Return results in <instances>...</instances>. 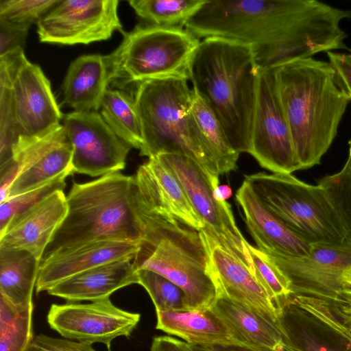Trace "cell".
I'll list each match as a JSON object with an SVG mask.
<instances>
[{"mask_svg": "<svg viewBox=\"0 0 351 351\" xmlns=\"http://www.w3.org/2000/svg\"><path fill=\"white\" fill-rule=\"evenodd\" d=\"M141 315L116 306L110 298L88 304H53L47 315L50 328L65 339L101 343L108 348L119 337H129Z\"/></svg>", "mask_w": 351, "mask_h": 351, "instance_id": "14", "label": "cell"}, {"mask_svg": "<svg viewBox=\"0 0 351 351\" xmlns=\"http://www.w3.org/2000/svg\"><path fill=\"white\" fill-rule=\"evenodd\" d=\"M99 110L104 121L120 138L141 149L142 128L134 97L122 90L108 88Z\"/></svg>", "mask_w": 351, "mask_h": 351, "instance_id": "28", "label": "cell"}, {"mask_svg": "<svg viewBox=\"0 0 351 351\" xmlns=\"http://www.w3.org/2000/svg\"><path fill=\"white\" fill-rule=\"evenodd\" d=\"M33 302L16 304L0 295V351H27L34 337Z\"/></svg>", "mask_w": 351, "mask_h": 351, "instance_id": "29", "label": "cell"}, {"mask_svg": "<svg viewBox=\"0 0 351 351\" xmlns=\"http://www.w3.org/2000/svg\"><path fill=\"white\" fill-rule=\"evenodd\" d=\"M279 100L302 169L319 165L351 101L328 62L313 57L274 68Z\"/></svg>", "mask_w": 351, "mask_h": 351, "instance_id": "2", "label": "cell"}, {"mask_svg": "<svg viewBox=\"0 0 351 351\" xmlns=\"http://www.w3.org/2000/svg\"><path fill=\"white\" fill-rule=\"evenodd\" d=\"M29 27L0 19V57L18 49H23Z\"/></svg>", "mask_w": 351, "mask_h": 351, "instance_id": "37", "label": "cell"}, {"mask_svg": "<svg viewBox=\"0 0 351 351\" xmlns=\"http://www.w3.org/2000/svg\"><path fill=\"white\" fill-rule=\"evenodd\" d=\"M158 330L197 345L239 343L222 319L210 307L186 311H156Z\"/></svg>", "mask_w": 351, "mask_h": 351, "instance_id": "23", "label": "cell"}, {"mask_svg": "<svg viewBox=\"0 0 351 351\" xmlns=\"http://www.w3.org/2000/svg\"><path fill=\"white\" fill-rule=\"evenodd\" d=\"M301 339L303 344L302 348L303 351H333L308 335L302 334Z\"/></svg>", "mask_w": 351, "mask_h": 351, "instance_id": "42", "label": "cell"}, {"mask_svg": "<svg viewBox=\"0 0 351 351\" xmlns=\"http://www.w3.org/2000/svg\"><path fill=\"white\" fill-rule=\"evenodd\" d=\"M286 348L282 351H303L296 343L291 341H286ZM193 351H274L258 350L237 345H197L191 344Z\"/></svg>", "mask_w": 351, "mask_h": 351, "instance_id": "39", "label": "cell"}, {"mask_svg": "<svg viewBox=\"0 0 351 351\" xmlns=\"http://www.w3.org/2000/svg\"><path fill=\"white\" fill-rule=\"evenodd\" d=\"M62 117L50 82L23 49L0 57V165L58 128Z\"/></svg>", "mask_w": 351, "mask_h": 351, "instance_id": "5", "label": "cell"}, {"mask_svg": "<svg viewBox=\"0 0 351 351\" xmlns=\"http://www.w3.org/2000/svg\"><path fill=\"white\" fill-rule=\"evenodd\" d=\"M61 0H0V19L24 25L38 23Z\"/></svg>", "mask_w": 351, "mask_h": 351, "instance_id": "34", "label": "cell"}, {"mask_svg": "<svg viewBox=\"0 0 351 351\" xmlns=\"http://www.w3.org/2000/svg\"></svg>", "mask_w": 351, "mask_h": 351, "instance_id": "46", "label": "cell"}, {"mask_svg": "<svg viewBox=\"0 0 351 351\" xmlns=\"http://www.w3.org/2000/svg\"><path fill=\"white\" fill-rule=\"evenodd\" d=\"M351 10L317 0H206L185 29L199 39L221 37L252 47L261 69L348 49L341 27Z\"/></svg>", "mask_w": 351, "mask_h": 351, "instance_id": "1", "label": "cell"}, {"mask_svg": "<svg viewBox=\"0 0 351 351\" xmlns=\"http://www.w3.org/2000/svg\"><path fill=\"white\" fill-rule=\"evenodd\" d=\"M199 234L208 257L217 296L234 300L277 323L278 310L250 270L204 230Z\"/></svg>", "mask_w": 351, "mask_h": 351, "instance_id": "18", "label": "cell"}, {"mask_svg": "<svg viewBox=\"0 0 351 351\" xmlns=\"http://www.w3.org/2000/svg\"><path fill=\"white\" fill-rule=\"evenodd\" d=\"M132 189L138 204L149 213L173 218L198 232L204 229L182 184L157 156L138 167L132 176Z\"/></svg>", "mask_w": 351, "mask_h": 351, "instance_id": "17", "label": "cell"}, {"mask_svg": "<svg viewBox=\"0 0 351 351\" xmlns=\"http://www.w3.org/2000/svg\"><path fill=\"white\" fill-rule=\"evenodd\" d=\"M117 0L60 1L37 23L41 43L88 45L122 32Z\"/></svg>", "mask_w": 351, "mask_h": 351, "instance_id": "12", "label": "cell"}, {"mask_svg": "<svg viewBox=\"0 0 351 351\" xmlns=\"http://www.w3.org/2000/svg\"><path fill=\"white\" fill-rule=\"evenodd\" d=\"M210 308L243 346L274 351L285 349V335L277 323L222 295L217 296Z\"/></svg>", "mask_w": 351, "mask_h": 351, "instance_id": "25", "label": "cell"}, {"mask_svg": "<svg viewBox=\"0 0 351 351\" xmlns=\"http://www.w3.org/2000/svg\"><path fill=\"white\" fill-rule=\"evenodd\" d=\"M340 285L341 295L351 298V267L342 272L340 278Z\"/></svg>", "mask_w": 351, "mask_h": 351, "instance_id": "43", "label": "cell"}, {"mask_svg": "<svg viewBox=\"0 0 351 351\" xmlns=\"http://www.w3.org/2000/svg\"><path fill=\"white\" fill-rule=\"evenodd\" d=\"M328 62L333 68L340 85L351 99V53L327 52Z\"/></svg>", "mask_w": 351, "mask_h": 351, "instance_id": "38", "label": "cell"}, {"mask_svg": "<svg viewBox=\"0 0 351 351\" xmlns=\"http://www.w3.org/2000/svg\"><path fill=\"white\" fill-rule=\"evenodd\" d=\"M267 254L291 282L293 293L341 295L340 278L351 267V239L341 243H311L308 254Z\"/></svg>", "mask_w": 351, "mask_h": 351, "instance_id": "16", "label": "cell"}, {"mask_svg": "<svg viewBox=\"0 0 351 351\" xmlns=\"http://www.w3.org/2000/svg\"><path fill=\"white\" fill-rule=\"evenodd\" d=\"M73 173V170H69L34 189L10 197L0 203V235L14 217L34 206L55 191L63 190L66 178Z\"/></svg>", "mask_w": 351, "mask_h": 351, "instance_id": "33", "label": "cell"}, {"mask_svg": "<svg viewBox=\"0 0 351 351\" xmlns=\"http://www.w3.org/2000/svg\"><path fill=\"white\" fill-rule=\"evenodd\" d=\"M236 200L243 210L250 234L261 251L291 256L309 253L311 243L271 213L245 180L237 191Z\"/></svg>", "mask_w": 351, "mask_h": 351, "instance_id": "21", "label": "cell"}, {"mask_svg": "<svg viewBox=\"0 0 351 351\" xmlns=\"http://www.w3.org/2000/svg\"><path fill=\"white\" fill-rule=\"evenodd\" d=\"M248 154L278 173L302 169L277 93L274 68L261 69Z\"/></svg>", "mask_w": 351, "mask_h": 351, "instance_id": "11", "label": "cell"}, {"mask_svg": "<svg viewBox=\"0 0 351 351\" xmlns=\"http://www.w3.org/2000/svg\"><path fill=\"white\" fill-rule=\"evenodd\" d=\"M318 184L328 192L351 239V170L349 166L345 163L341 171L322 178Z\"/></svg>", "mask_w": 351, "mask_h": 351, "instance_id": "35", "label": "cell"}, {"mask_svg": "<svg viewBox=\"0 0 351 351\" xmlns=\"http://www.w3.org/2000/svg\"><path fill=\"white\" fill-rule=\"evenodd\" d=\"M260 71L250 46L215 36L200 40L190 64L193 89L213 111L239 153L249 149Z\"/></svg>", "mask_w": 351, "mask_h": 351, "instance_id": "3", "label": "cell"}, {"mask_svg": "<svg viewBox=\"0 0 351 351\" xmlns=\"http://www.w3.org/2000/svg\"><path fill=\"white\" fill-rule=\"evenodd\" d=\"M66 213V195L55 191L10 221L0 235V247L24 250L41 261Z\"/></svg>", "mask_w": 351, "mask_h": 351, "instance_id": "19", "label": "cell"}, {"mask_svg": "<svg viewBox=\"0 0 351 351\" xmlns=\"http://www.w3.org/2000/svg\"><path fill=\"white\" fill-rule=\"evenodd\" d=\"M133 262L165 277L186 294L189 309L210 308L217 289L199 232L182 223L140 245Z\"/></svg>", "mask_w": 351, "mask_h": 351, "instance_id": "9", "label": "cell"}, {"mask_svg": "<svg viewBox=\"0 0 351 351\" xmlns=\"http://www.w3.org/2000/svg\"><path fill=\"white\" fill-rule=\"evenodd\" d=\"M138 285L149 295L156 311L189 310L184 291L176 284L154 271L137 269Z\"/></svg>", "mask_w": 351, "mask_h": 351, "instance_id": "32", "label": "cell"}, {"mask_svg": "<svg viewBox=\"0 0 351 351\" xmlns=\"http://www.w3.org/2000/svg\"><path fill=\"white\" fill-rule=\"evenodd\" d=\"M349 154H348V158L347 159V161H346V164L349 166L350 170H351V140L349 142Z\"/></svg>", "mask_w": 351, "mask_h": 351, "instance_id": "45", "label": "cell"}, {"mask_svg": "<svg viewBox=\"0 0 351 351\" xmlns=\"http://www.w3.org/2000/svg\"><path fill=\"white\" fill-rule=\"evenodd\" d=\"M72 150L75 173L91 177L120 171L132 147L120 138L98 111L66 114L62 123Z\"/></svg>", "mask_w": 351, "mask_h": 351, "instance_id": "13", "label": "cell"}, {"mask_svg": "<svg viewBox=\"0 0 351 351\" xmlns=\"http://www.w3.org/2000/svg\"><path fill=\"white\" fill-rule=\"evenodd\" d=\"M132 176L120 171L84 183L73 182L67 213L40 263L84 244L101 240L141 243L143 230L134 204Z\"/></svg>", "mask_w": 351, "mask_h": 351, "instance_id": "4", "label": "cell"}, {"mask_svg": "<svg viewBox=\"0 0 351 351\" xmlns=\"http://www.w3.org/2000/svg\"><path fill=\"white\" fill-rule=\"evenodd\" d=\"M245 181L286 226L309 243H341L350 238L326 190L289 173H258Z\"/></svg>", "mask_w": 351, "mask_h": 351, "instance_id": "8", "label": "cell"}, {"mask_svg": "<svg viewBox=\"0 0 351 351\" xmlns=\"http://www.w3.org/2000/svg\"><path fill=\"white\" fill-rule=\"evenodd\" d=\"M132 261H113L84 271L58 282L47 292L69 302L110 298L123 287L138 284L137 269Z\"/></svg>", "mask_w": 351, "mask_h": 351, "instance_id": "22", "label": "cell"}, {"mask_svg": "<svg viewBox=\"0 0 351 351\" xmlns=\"http://www.w3.org/2000/svg\"><path fill=\"white\" fill-rule=\"evenodd\" d=\"M247 247L254 276L279 312L293 294L291 282L267 254L249 243Z\"/></svg>", "mask_w": 351, "mask_h": 351, "instance_id": "31", "label": "cell"}, {"mask_svg": "<svg viewBox=\"0 0 351 351\" xmlns=\"http://www.w3.org/2000/svg\"><path fill=\"white\" fill-rule=\"evenodd\" d=\"M214 197L219 202H226L232 195L230 186L227 184L218 185L214 189Z\"/></svg>", "mask_w": 351, "mask_h": 351, "instance_id": "44", "label": "cell"}, {"mask_svg": "<svg viewBox=\"0 0 351 351\" xmlns=\"http://www.w3.org/2000/svg\"><path fill=\"white\" fill-rule=\"evenodd\" d=\"M189 80L169 77L136 84L134 99L141 120L143 143L140 155L182 154L218 176L200 143L191 114L193 90Z\"/></svg>", "mask_w": 351, "mask_h": 351, "instance_id": "6", "label": "cell"}, {"mask_svg": "<svg viewBox=\"0 0 351 351\" xmlns=\"http://www.w3.org/2000/svg\"><path fill=\"white\" fill-rule=\"evenodd\" d=\"M150 351H193L190 343L170 336H159L153 339Z\"/></svg>", "mask_w": 351, "mask_h": 351, "instance_id": "40", "label": "cell"}, {"mask_svg": "<svg viewBox=\"0 0 351 351\" xmlns=\"http://www.w3.org/2000/svg\"><path fill=\"white\" fill-rule=\"evenodd\" d=\"M140 243L101 240L78 246L40 263L36 291H47L58 282L84 271L113 261L134 260Z\"/></svg>", "mask_w": 351, "mask_h": 351, "instance_id": "20", "label": "cell"}, {"mask_svg": "<svg viewBox=\"0 0 351 351\" xmlns=\"http://www.w3.org/2000/svg\"><path fill=\"white\" fill-rule=\"evenodd\" d=\"M92 345L86 342L40 334L34 337L27 351H97Z\"/></svg>", "mask_w": 351, "mask_h": 351, "instance_id": "36", "label": "cell"}, {"mask_svg": "<svg viewBox=\"0 0 351 351\" xmlns=\"http://www.w3.org/2000/svg\"><path fill=\"white\" fill-rule=\"evenodd\" d=\"M337 303L335 311L342 317V322L351 328V298L343 297V295L326 296Z\"/></svg>", "mask_w": 351, "mask_h": 351, "instance_id": "41", "label": "cell"}, {"mask_svg": "<svg viewBox=\"0 0 351 351\" xmlns=\"http://www.w3.org/2000/svg\"><path fill=\"white\" fill-rule=\"evenodd\" d=\"M72 154L62 124L14 152L10 160L0 165L1 179L12 184L9 197L34 189L61 173L73 170Z\"/></svg>", "mask_w": 351, "mask_h": 351, "instance_id": "15", "label": "cell"}, {"mask_svg": "<svg viewBox=\"0 0 351 351\" xmlns=\"http://www.w3.org/2000/svg\"><path fill=\"white\" fill-rule=\"evenodd\" d=\"M109 84L106 56H80L71 63L64 77V103L76 112L98 111Z\"/></svg>", "mask_w": 351, "mask_h": 351, "instance_id": "24", "label": "cell"}, {"mask_svg": "<svg viewBox=\"0 0 351 351\" xmlns=\"http://www.w3.org/2000/svg\"><path fill=\"white\" fill-rule=\"evenodd\" d=\"M157 156L176 176L193 208L203 222L206 234L241 261L254 275L248 243L237 227L228 202H219L214 189L219 177L209 174L195 160L176 153H163Z\"/></svg>", "mask_w": 351, "mask_h": 351, "instance_id": "10", "label": "cell"}, {"mask_svg": "<svg viewBox=\"0 0 351 351\" xmlns=\"http://www.w3.org/2000/svg\"><path fill=\"white\" fill-rule=\"evenodd\" d=\"M40 265L26 250L0 247V295L16 304L33 302Z\"/></svg>", "mask_w": 351, "mask_h": 351, "instance_id": "27", "label": "cell"}, {"mask_svg": "<svg viewBox=\"0 0 351 351\" xmlns=\"http://www.w3.org/2000/svg\"><path fill=\"white\" fill-rule=\"evenodd\" d=\"M200 39L183 27L139 24L123 34L119 46L106 56L110 83L118 87L156 79L189 80Z\"/></svg>", "mask_w": 351, "mask_h": 351, "instance_id": "7", "label": "cell"}, {"mask_svg": "<svg viewBox=\"0 0 351 351\" xmlns=\"http://www.w3.org/2000/svg\"><path fill=\"white\" fill-rule=\"evenodd\" d=\"M206 0H130L135 13L148 24L185 27Z\"/></svg>", "mask_w": 351, "mask_h": 351, "instance_id": "30", "label": "cell"}, {"mask_svg": "<svg viewBox=\"0 0 351 351\" xmlns=\"http://www.w3.org/2000/svg\"><path fill=\"white\" fill-rule=\"evenodd\" d=\"M192 90L190 111L204 151L219 176L235 170L240 153L205 100Z\"/></svg>", "mask_w": 351, "mask_h": 351, "instance_id": "26", "label": "cell"}]
</instances>
